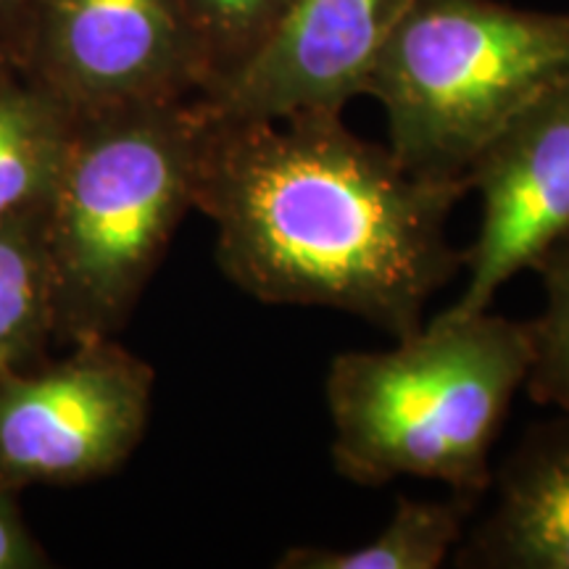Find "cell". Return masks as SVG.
<instances>
[{
    "label": "cell",
    "instance_id": "obj_1",
    "mask_svg": "<svg viewBox=\"0 0 569 569\" xmlns=\"http://www.w3.org/2000/svg\"><path fill=\"white\" fill-rule=\"evenodd\" d=\"M467 193L465 180L411 172L343 111L206 113L193 209L213 224L234 288L269 306L346 311L398 340L465 269L448 219Z\"/></svg>",
    "mask_w": 569,
    "mask_h": 569
},
{
    "label": "cell",
    "instance_id": "obj_2",
    "mask_svg": "<svg viewBox=\"0 0 569 569\" xmlns=\"http://www.w3.org/2000/svg\"><path fill=\"white\" fill-rule=\"evenodd\" d=\"M203 132L198 96L77 113L42 211L53 343L127 325L196 203Z\"/></svg>",
    "mask_w": 569,
    "mask_h": 569
},
{
    "label": "cell",
    "instance_id": "obj_3",
    "mask_svg": "<svg viewBox=\"0 0 569 569\" xmlns=\"http://www.w3.org/2000/svg\"><path fill=\"white\" fill-rule=\"evenodd\" d=\"M530 353L528 322L490 309L432 317L388 351L338 353L325 377L338 475L367 488L438 480L480 501Z\"/></svg>",
    "mask_w": 569,
    "mask_h": 569
},
{
    "label": "cell",
    "instance_id": "obj_4",
    "mask_svg": "<svg viewBox=\"0 0 569 569\" xmlns=\"http://www.w3.org/2000/svg\"><path fill=\"white\" fill-rule=\"evenodd\" d=\"M569 80V11L501 0H409L365 96L382 106L403 167L465 180L469 161L525 106Z\"/></svg>",
    "mask_w": 569,
    "mask_h": 569
},
{
    "label": "cell",
    "instance_id": "obj_5",
    "mask_svg": "<svg viewBox=\"0 0 569 569\" xmlns=\"http://www.w3.org/2000/svg\"><path fill=\"white\" fill-rule=\"evenodd\" d=\"M0 380V482L77 486L117 472L148 430L156 372L113 338Z\"/></svg>",
    "mask_w": 569,
    "mask_h": 569
},
{
    "label": "cell",
    "instance_id": "obj_6",
    "mask_svg": "<svg viewBox=\"0 0 569 569\" xmlns=\"http://www.w3.org/2000/svg\"><path fill=\"white\" fill-rule=\"evenodd\" d=\"M19 71L77 113L196 98L209 82L177 0H40Z\"/></svg>",
    "mask_w": 569,
    "mask_h": 569
},
{
    "label": "cell",
    "instance_id": "obj_7",
    "mask_svg": "<svg viewBox=\"0 0 569 569\" xmlns=\"http://www.w3.org/2000/svg\"><path fill=\"white\" fill-rule=\"evenodd\" d=\"M465 182L480 196V230L446 317L488 311L511 277L569 234V80L511 117L469 161Z\"/></svg>",
    "mask_w": 569,
    "mask_h": 569
},
{
    "label": "cell",
    "instance_id": "obj_8",
    "mask_svg": "<svg viewBox=\"0 0 569 569\" xmlns=\"http://www.w3.org/2000/svg\"><path fill=\"white\" fill-rule=\"evenodd\" d=\"M407 6L409 0H290L253 59L198 96V103L209 117L232 122L343 111L365 96Z\"/></svg>",
    "mask_w": 569,
    "mask_h": 569
},
{
    "label": "cell",
    "instance_id": "obj_9",
    "mask_svg": "<svg viewBox=\"0 0 569 569\" xmlns=\"http://www.w3.org/2000/svg\"><path fill=\"white\" fill-rule=\"evenodd\" d=\"M493 509L465 530L459 569H569V415L525 430L490 478Z\"/></svg>",
    "mask_w": 569,
    "mask_h": 569
},
{
    "label": "cell",
    "instance_id": "obj_10",
    "mask_svg": "<svg viewBox=\"0 0 569 569\" xmlns=\"http://www.w3.org/2000/svg\"><path fill=\"white\" fill-rule=\"evenodd\" d=\"M77 111L27 80H0V222L46 209Z\"/></svg>",
    "mask_w": 569,
    "mask_h": 569
},
{
    "label": "cell",
    "instance_id": "obj_11",
    "mask_svg": "<svg viewBox=\"0 0 569 569\" xmlns=\"http://www.w3.org/2000/svg\"><path fill=\"white\" fill-rule=\"evenodd\" d=\"M478 501L451 493L446 501L401 496L388 525L365 546H290L277 557V569H438L465 538Z\"/></svg>",
    "mask_w": 569,
    "mask_h": 569
},
{
    "label": "cell",
    "instance_id": "obj_12",
    "mask_svg": "<svg viewBox=\"0 0 569 569\" xmlns=\"http://www.w3.org/2000/svg\"><path fill=\"white\" fill-rule=\"evenodd\" d=\"M42 211L0 222V380L40 365L53 343V290Z\"/></svg>",
    "mask_w": 569,
    "mask_h": 569
},
{
    "label": "cell",
    "instance_id": "obj_13",
    "mask_svg": "<svg viewBox=\"0 0 569 569\" xmlns=\"http://www.w3.org/2000/svg\"><path fill=\"white\" fill-rule=\"evenodd\" d=\"M177 3L203 56L209 71L203 92H209L253 59L280 24L290 0H177Z\"/></svg>",
    "mask_w": 569,
    "mask_h": 569
},
{
    "label": "cell",
    "instance_id": "obj_14",
    "mask_svg": "<svg viewBox=\"0 0 569 569\" xmlns=\"http://www.w3.org/2000/svg\"><path fill=\"white\" fill-rule=\"evenodd\" d=\"M543 282V311L528 322L530 369L525 390L540 407L569 415V234L532 264Z\"/></svg>",
    "mask_w": 569,
    "mask_h": 569
},
{
    "label": "cell",
    "instance_id": "obj_15",
    "mask_svg": "<svg viewBox=\"0 0 569 569\" xmlns=\"http://www.w3.org/2000/svg\"><path fill=\"white\" fill-rule=\"evenodd\" d=\"M19 490L0 482V569H40L48 567V553L34 540L21 517Z\"/></svg>",
    "mask_w": 569,
    "mask_h": 569
},
{
    "label": "cell",
    "instance_id": "obj_16",
    "mask_svg": "<svg viewBox=\"0 0 569 569\" xmlns=\"http://www.w3.org/2000/svg\"><path fill=\"white\" fill-rule=\"evenodd\" d=\"M40 0H0V38L11 48L19 67V48Z\"/></svg>",
    "mask_w": 569,
    "mask_h": 569
},
{
    "label": "cell",
    "instance_id": "obj_17",
    "mask_svg": "<svg viewBox=\"0 0 569 569\" xmlns=\"http://www.w3.org/2000/svg\"><path fill=\"white\" fill-rule=\"evenodd\" d=\"M13 71H19V67H17V59H13L11 48L6 46V40L0 38V80H3V77L13 74Z\"/></svg>",
    "mask_w": 569,
    "mask_h": 569
}]
</instances>
